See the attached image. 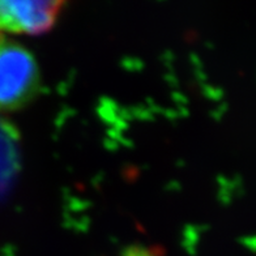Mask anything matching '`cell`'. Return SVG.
I'll return each instance as SVG.
<instances>
[{"label": "cell", "instance_id": "6da1fadb", "mask_svg": "<svg viewBox=\"0 0 256 256\" xmlns=\"http://www.w3.org/2000/svg\"><path fill=\"white\" fill-rule=\"evenodd\" d=\"M38 88L40 70L30 51L0 36V112L29 104Z\"/></svg>", "mask_w": 256, "mask_h": 256}, {"label": "cell", "instance_id": "7a4b0ae2", "mask_svg": "<svg viewBox=\"0 0 256 256\" xmlns=\"http://www.w3.org/2000/svg\"><path fill=\"white\" fill-rule=\"evenodd\" d=\"M62 7L60 2L0 0V32L42 34L52 28Z\"/></svg>", "mask_w": 256, "mask_h": 256}, {"label": "cell", "instance_id": "3957f363", "mask_svg": "<svg viewBox=\"0 0 256 256\" xmlns=\"http://www.w3.org/2000/svg\"><path fill=\"white\" fill-rule=\"evenodd\" d=\"M20 170V140L16 128L0 118V199L14 182Z\"/></svg>", "mask_w": 256, "mask_h": 256}]
</instances>
